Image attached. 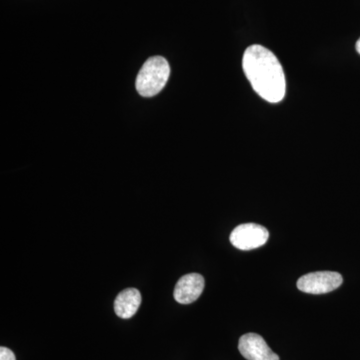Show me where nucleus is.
<instances>
[{"mask_svg":"<svg viewBox=\"0 0 360 360\" xmlns=\"http://www.w3.org/2000/svg\"><path fill=\"white\" fill-rule=\"evenodd\" d=\"M243 68L258 96L270 103L283 101L286 92L285 75L274 52L262 45H251L243 54Z\"/></svg>","mask_w":360,"mask_h":360,"instance_id":"nucleus-1","label":"nucleus"},{"mask_svg":"<svg viewBox=\"0 0 360 360\" xmlns=\"http://www.w3.org/2000/svg\"><path fill=\"white\" fill-rule=\"evenodd\" d=\"M170 75L169 65L161 56L150 58L142 66L136 77L137 92L143 97H153L165 89Z\"/></svg>","mask_w":360,"mask_h":360,"instance_id":"nucleus-2","label":"nucleus"},{"mask_svg":"<svg viewBox=\"0 0 360 360\" xmlns=\"http://www.w3.org/2000/svg\"><path fill=\"white\" fill-rule=\"evenodd\" d=\"M342 276L335 271H317L305 274L297 281V288L310 295H323L340 288Z\"/></svg>","mask_w":360,"mask_h":360,"instance_id":"nucleus-3","label":"nucleus"},{"mask_svg":"<svg viewBox=\"0 0 360 360\" xmlns=\"http://www.w3.org/2000/svg\"><path fill=\"white\" fill-rule=\"evenodd\" d=\"M269 238V231L262 225L243 224L232 231L229 240L238 250H251L264 245Z\"/></svg>","mask_w":360,"mask_h":360,"instance_id":"nucleus-4","label":"nucleus"},{"mask_svg":"<svg viewBox=\"0 0 360 360\" xmlns=\"http://www.w3.org/2000/svg\"><path fill=\"white\" fill-rule=\"evenodd\" d=\"M238 349L248 360H279L278 355L270 349L264 338L257 333H248L241 336Z\"/></svg>","mask_w":360,"mask_h":360,"instance_id":"nucleus-5","label":"nucleus"},{"mask_svg":"<svg viewBox=\"0 0 360 360\" xmlns=\"http://www.w3.org/2000/svg\"><path fill=\"white\" fill-rule=\"evenodd\" d=\"M205 290V278L201 274H189L177 281L174 288V300L181 304H189L200 298Z\"/></svg>","mask_w":360,"mask_h":360,"instance_id":"nucleus-6","label":"nucleus"},{"mask_svg":"<svg viewBox=\"0 0 360 360\" xmlns=\"http://www.w3.org/2000/svg\"><path fill=\"white\" fill-rule=\"evenodd\" d=\"M141 304V295L136 288H127L116 296L115 311L120 319H131Z\"/></svg>","mask_w":360,"mask_h":360,"instance_id":"nucleus-7","label":"nucleus"},{"mask_svg":"<svg viewBox=\"0 0 360 360\" xmlns=\"http://www.w3.org/2000/svg\"><path fill=\"white\" fill-rule=\"evenodd\" d=\"M0 360H16L15 355L9 348L0 347Z\"/></svg>","mask_w":360,"mask_h":360,"instance_id":"nucleus-8","label":"nucleus"},{"mask_svg":"<svg viewBox=\"0 0 360 360\" xmlns=\"http://www.w3.org/2000/svg\"><path fill=\"white\" fill-rule=\"evenodd\" d=\"M356 51L360 54V39L356 42Z\"/></svg>","mask_w":360,"mask_h":360,"instance_id":"nucleus-9","label":"nucleus"}]
</instances>
